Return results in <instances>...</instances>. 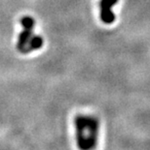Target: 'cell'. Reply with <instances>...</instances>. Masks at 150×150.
I'll return each mask as SVG.
<instances>
[{
	"instance_id": "2",
	"label": "cell",
	"mask_w": 150,
	"mask_h": 150,
	"mask_svg": "<svg viewBox=\"0 0 150 150\" xmlns=\"http://www.w3.org/2000/svg\"><path fill=\"white\" fill-rule=\"evenodd\" d=\"M24 30L20 34L18 40V49L20 52H24L28 42L33 36V27H34V20L29 17H25L22 20Z\"/></svg>"
},
{
	"instance_id": "4",
	"label": "cell",
	"mask_w": 150,
	"mask_h": 150,
	"mask_svg": "<svg viewBox=\"0 0 150 150\" xmlns=\"http://www.w3.org/2000/svg\"><path fill=\"white\" fill-rule=\"evenodd\" d=\"M42 46H43V39H42V37L38 36V35H33L32 38L30 39V41L28 42L27 47H25L24 53L30 52H32V50L40 49V47H42Z\"/></svg>"
},
{
	"instance_id": "3",
	"label": "cell",
	"mask_w": 150,
	"mask_h": 150,
	"mask_svg": "<svg viewBox=\"0 0 150 150\" xmlns=\"http://www.w3.org/2000/svg\"><path fill=\"white\" fill-rule=\"evenodd\" d=\"M118 2V0H100V18L104 23L110 24L115 20V16L112 12V7Z\"/></svg>"
},
{
	"instance_id": "1",
	"label": "cell",
	"mask_w": 150,
	"mask_h": 150,
	"mask_svg": "<svg viewBox=\"0 0 150 150\" xmlns=\"http://www.w3.org/2000/svg\"><path fill=\"white\" fill-rule=\"evenodd\" d=\"M76 140L80 150H92L98 140V122L91 116H77L75 118Z\"/></svg>"
}]
</instances>
